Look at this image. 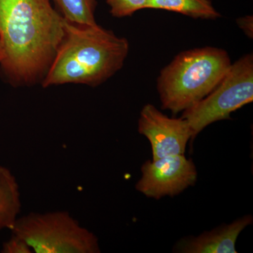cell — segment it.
<instances>
[{"label": "cell", "mask_w": 253, "mask_h": 253, "mask_svg": "<svg viewBox=\"0 0 253 253\" xmlns=\"http://www.w3.org/2000/svg\"><path fill=\"white\" fill-rule=\"evenodd\" d=\"M50 0H0V64L13 83H42L65 33Z\"/></svg>", "instance_id": "6da1fadb"}, {"label": "cell", "mask_w": 253, "mask_h": 253, "mask_svg": "<svg viewBox=\"0 0 253 253\" xmlns=\"http://www.w3.org/2000/svg\"><path fill=\"white\" fill-rule=\"evenodd\" d=\"M65 33L41 84L97 86L122 68L129 45L127 40L96 23L80 25L65 20Z\"/></svg>", "instance_id": "7a4b0ae2"}, {"label": "cell", "mask_w": 253, "mask_h": 253, "mask_svg": "<svg viewBox=\"0 0 253 253\" xmlns=\"http://www.w3.org/2000/svg\"><path fill=\"white\" fill-rule=\"evenodd\" d=\"M231 66L229 54L219 48L206 46L181 52L158 78L163 109L176 114L194 106L215 89Z\"/></svg>", "instance_id": "3957f363"}, {"label": "cell", "mask_w": 253, "mask_h": 253, "mask_svg": "<svg viewBox=\"0 0 253 253\" xmlns=\"http://www.w3.org/2000/svg\"><path fill=\"white\" fill-rule=\"evenodd\" d=\"M11 233L36 253H99L97 237L66 211L31 212L18 218Z\"/></svg>", "instance_id": "277c9868"}, {"label": "cell", "mask_w": 253, "mask_h": 253, "mask_svg": "<svg viewBox=\"0 0 253 253\" xmlns=\"http://www.w3.org/2000/svg\"><path fill=\"white\" fill-rule=\"evenodd\" d=\"M253 101V56L245 55L234 63L215 89L194 106L183 111L192 139L206 126L230 119V115Z\"/></svg>", "instance_id": "5b68a950"}, {"label": "cell", "mask_w": 253, "mask_h": 253, "mask_svg": "<svg viewBox=\"0 0 253 253\" xmlns=\"http://www.w3.org/2000/svg\"><path fill=\"white\" fill-rule=\"evenodd\" d=\"M194 161L184 155L147 161L141 167L136 189L146 197L159 200L181 194L197 181Z\"/></svg>", "instance_id": "8992f818"}, {"label": "cell", "mask_w": 253, "mask_h": 253, "mask_svg": "<svg viewBox=\"0 0 253 253\" xmlns=\"http://www.w3.org/2000/svg\"><path fill=\"white\" fill-rule=\"evenodd\" d=\"M138 131L151 145L153 160L184 155L192 139L191 128L182 118H170L154 105H145L138 121Z\"/></svg>", "instance_id": "52a82bcc"}, {"label": "cell", "mask_w": 253, "mask_h": 253, "mask_svg": "<svg viewBox=\"0 0 253 253\" xmlns=\"http://www.w3.org/2000/svg\"><path fill=\"white\" fill-rule=\"evenodd\" d=\"M253 223L251 215L244 216L232 223L206 231L196 237L180 240L174 252L181 253H236V241L243 230Z\"/></svg>", "instance_id": "ba28073f"}, {"label": "cell", "mask_w": 253, "mask_h": 253, "mask_svg": "<svg viewBox=\"0 0 253 253\" xmlns=\"http://www.w3.org/2000/svg\"><path fill=\"white\" fill-rule=\"evenodd\" d=\"M21 194L16 177L0 166V230L14 227L21 211Z\"/></svg>", "instance_id": "9c48e42d"}, {"label": "cell", "mask_w": 253, "mask_h": 253, "mask_svg": "<svg viewBox=\"0 0 253 253\" xmlns=\"http://www.w3.org/2000/svg\"><path fill=\"white\" fill-rule=\"evenodd\" d=\"M149 9L172 11L195 19L215 20L221 17L211 0H151Z\"/></svg>", "instance_id": "30bf717a"}, {"label": "cell", "mask_w": 253, "mask_h": 253, "mask_svg": "<svg viewBox=\"0 0 253 253\" xmlns=\"http://www.w3.org/2000/svg\"><path fill=\"white\" fill-rule=\"evenodd\" d=\"M63 18L80 25L96 24V0H54Z\"/></svg>", "instance_id": "8fae6325"}, {"label": "cell", "mask_w": 253, "mask_h": 253, "mask_svg": "<svg viewBox=\"0 0 253 253\" xmlns=\"http://www.w3.org/2000/svg\"><path fill=\"white\" fill-rule=\"evenodd\" d=\"M106 3L113 17L125 18L140 10L149 9L151 0H106Z\"/></svg>", "instance_id": "7c38bea8"}, {"label": "cell", "mask_w": 253, "mask_h": 253, "mask_svg": "<svg viewBox=\"0 0 253 253\" xmlns=\"http://www.w3.org/2000/svg\"><path fill=\"white\" fill-rule=\"evenodd\" d=\"M1 252L2 253H32L33 251L24 240L12 234L9 240L3 244Z\"/></svg>", "instance_id": "4fadbf2b"}, {"label": "cell", "mask_w": 253, "mask_h": 253, "mask_svg": "<svg viewBox=\"0 0 253 253\" xmlns=\"http://www.w3.org/2000/svg\"><path fill=\"white\" fill-rule=\"evenodd\" d=\"M253 19L252 16H245V17L238 18V26L245 32L249 38H253Z\"/></svg>", "instance_id": "5bb4252c"}, {"label": "cell", "mask_w": 253, "mask_h": 253, "mask_svg": "<svg viewBox=\"0 0 253 253\" xmlns=\"http://www.w3.org/2000/svg\"><path fill=\"white\" fill-rule=\"evenodd\" d=\"M3 57L2 49H1V42H0V62H1V59Z\"/></svg>", "instance_id": "9a60e30c"}]
</instances>
